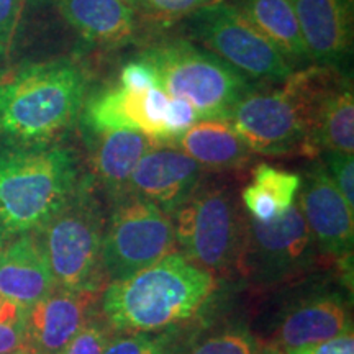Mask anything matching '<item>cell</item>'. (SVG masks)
Wrapping results in <instances>:
<instances>
[{
	"label": "cell",
	"mask_w": 354,
	"mask_h": 354,
	"mask_svg": "<svg viewBox=\"0 0 354 354\" xmlns=\"http://www.w3.org/2000/svg\"><path fill=\"white\" fill-rule=\"evenodd\" d=\"M88 77L71 57L0 71V145L59 141L81 115Z\"/></svg>",
	"instance_id": "1"
},
{
	"label": "cell",
	"mask_w": 354,
	"mask_h": 354,
	"mask_svg": "<svg viewBox=\"0 0 354 354\" xmlns=\"http://www.w3.org/2000/svg\"><path fill=\"white\" fill-rule=\"evenodd\" d=\"M215 290L214 272L172 251L143 271L109 282L102 318L113 333H154L196 317Z\"/></svg>",
	"instance_id": "2"
},
{
	"label": "cell",
	"mask_w": 354,
	"mask_h": 354,
	"mask_svg": "<svg viewBox=\"0 0 354 354\" xmlns=\"http://www.w3.org/2000/svg\"><path fill=\"white\" fill-rule=\"evenodd\" d=\"M343 71L310 64L294 71L279 91H250L234 105L228 122L253 153L266 156L305 154L315 158L312 130L322 102Z\"/></svg>",
	"instance_id": "3"
},
{
	"label": "cell",
	"mask_w": 354,
	"mask_h": 354,
	"mask_svg": "<svg viewBox=\"0 0 354 354\" xmlns=\"http://www.w3.org/2000/svg\"><path fill=\"white\" fill-rule=\"evenodd\" d=\"M84 176L77 153L59 141L0 145V246L46 225L76 194Z\"/></svg>",
	"instance_id": "4"
},
{
	"label": "cell",
	"mask_w": 354,
	"mask_h": 354,
	"mask_svg": "<svg viewBox=\"0 0 354 354\" xmlns=\"http://www.w3.org/2000/svg\"><path fill=\"white\" fill-rule=\"evenodd\" d=\"M104 227L94 177L87 174L71 201L35 232L50 264L55 287L99 294L107 286L102 268Z\"/></svg>",
	"instance_id": "5"
},
{
	"label": "cell",
	"mask_w": 354,
	"mask_h": 354,
	"mask_svg": "<svg viewBox=\"0 0 354 354\" xmlns=\"http://www.w3.org/2000/svg\"><path fill=\"white\" fill-rule=\"evenodd\" d=\"M156 73L158 87L185 99L201 120H228L234 105L253 91L251 79L185 39H169L141 53Z\"/></svg>",
	"instance_id": "6"
},
{
	"label": "cell",
	"mask_w": 354,
	"mask_h": 354,
	"mask_svg": "<svg viewBox=\"0 0 354 354\" xmlns=\"http://www.w3.org/2000/svg\"><path fill=\"white\" fill-rule=\"evenodd\" d=\"M171 218L177 246L192 263L214 274L236 268L245 220L232 190L201 184Z\"/></svg>",
	"instance_id": "7"
},
{
	"label": "cell",
	"mask_w": 354,
	"mask_h": 354,
	"mask_svg": "<svg viewBox=\"0 0 354 354\" xmlns=\"http://www.w3.org/2000/svg\"><path fill=\"white\" fill-rule=\"evenodd\" d=\"M112 203L102 236V268L107 284L143 271L177 246L171 215L154 203L133 194Z\"/></svg>",
	"instance_id": "8"
},
{
	"label": "cell",
	"mask_w": 354,
	"mask_h": 354,
	"mask_svg": "<svg viewBox=\"0 0 354 354\" xmlns=\"http://www.w3.org/2000/svg\"><path fill=\"white\" fill-rule=\"evenodd\" d=\"M190 37L251 81L282 84L294 73L274 44L230 2H216L189 15Z\"/></svg>",
	"instance_id": "9"
},
{
	"label": "cell",
	"mask_w": 354,
	"mask_h": 354,
	"mask_svg": "<svg viewBox=\"0 0 354 354\" xmlns=\"http://www.w3.org/2000/svg\"><path fill=\"white\" fill-rule=\"evenodd\" d=\"M318 250L297 203L276 220L245 221L236 268L253 286L272 287L308 272Z\"/></svg>",
	"instance_id": "10"
},
{
	"label": "cell",
	"mask_w": 354,
	"mask_h": 354,
	"mask_svg": "<svg viewBox=\"0 0 354 354\" xmlns=\"http://www.w3.org/2000/svg\"><path fill=\"white\" fill-rule=\"evenodd\" d=\"M297 197L299 209L320 253L331 259L351 258L354 209L336 189L323 162L308 167Z\"/></svg>",
	"instance_id": "11"
},
{
	"label": "cell",
	"mask_w": 354,
	"mask_h": 354,
	"mask_svg": "<svg viewBox=\"0 0 354 354\" xmlns=\"http://www.w3.org/2000/svg\"><path fill=\"white\" fill-rule=\"evenodd\" d=\"M202 177L203 169L187 154L171 145H156L136 165L128 194L172 215L198 189Z\"/></svg>",
	"instance_id": "12"
},
{
	"label": "cell",
	"mask_w": 354,
	"mask_h": 354,
	"mask_svg": "<svg viewBox=\"0 0 354 354\" xmlns=\"http://www.w3.org/2000/svg\"><path fill=\"white\" fill-rule=\"evenodd\" d=\"M312 63L343 71L353 55V0H290Z\"/></svg>",
	"instance_id": "13"
},
{
	"label": "cell",
	"mask_w": 354,
	"mask_h": 354,
	"mask_svg": "<svg viewBox=\"0 0 354 354\" xmlns=\"http://www.w3.org/2000/svg\"><path fill=\"white\" fill-rule=\"evenodd\" d=\"M99 294L55 287L28 308L25 348L32 354H61L86 322L94 315Z\"/></svg>",
	"instance_id": "14"
},
{
	"label": "cell",
	"mask_w": 354,
	"mask_h": 354,
	"mask_svg": "<svg viewBox=\"0 0 354 354\" xmlns=\"http://www.w3.org/2000/svg\"><path fill=\"white\" fill-rule=\"evenodd\" d=\"M353 330L348 304L339 294L315 292L286 310L274 331V344L282 353L328 342Z\"/></svg>",
	"instance_id": "15"
},
{
	"label": "cell",
	"mask_w": 354,
	"mask_h": 354,
	"mask_svg": "<svg viewBox=\"0 0 354 354\" xmlns=\"http://www.w3.org/2000/svg\"><path fill=\"white\" fill-rule=\"evenodd\" d=\"M53 289L50 264L35 233L0 246V299L30 308Z\"/></svg>",
	"instance_id": "16"
},
{
	"label": "cell",
	"mask_w": 354,
	"mask_h": 354,
	"mask_svg": "<svg viewBox=\"0 0 354 354\" xmlns=\"http://www.w3.org/2000/svg\"><path fill=\"white\" fill-rule=\"evenodd\" d=\"M94 183L112 202L127 196L128 183L140 159L158 143L136 130H109L87 135Z\"/></svg>",
	"instance_id": "17"
},
{
	"label": "cell",
	"mask_w": 354,
	"mask_h": 354,
	"mask_svg": "<svg viewBox=\"0 0 354 354\" xmlns=\"http://www.w3.org/2000/svg\"><path fill=\"white\" fill-rule=\"evenodd\" d=\"M64 20L88 43L122 46L136 30V12L123 0H56Z\"/></svg>",
	"instance_id": "18"
},
{
	"label": "cell",
	"mask_w": 354,
	"mask_h": 354,
	"mask_svg": "<svg viewBox=\"0 0 354 354\" xmlns=\"http://www.w3.org/2000/svg\"><path fill=\"white\" fill-rule=\"evenodd\" d=\"M171 146L187 154L203 171L214 172L241 169L253 156L228 120H198Z\"/></svg>",
	"instance_id": "19"
},
{
	"label": "cell",
	"mask_w": 354,
	"mask_h": 354,
	"mask_svg": "<svg viewBox=\"0 0 354 354\" xmlns=\"http://www.w3.org/2000/svg\"><path fill=\"white\" fill-rule=\"evenodd\" d=\"M230 3L277 48L290 66L312 63L290 0H233Z\"/></svg>",
	"instance_id": "20"
},
{
	"label": "cell",
	"mask_w": 354,
	"mask_h": 354,
	"mask_svg": "<svg viewBox=\"0 0 354 354\" xmlns=\"http://www.w3.org/2000/svg\"><path fill=\"white\" fill-rule=\"evenodd\" d=\"M145 92L110 86L86 97L79 115L86 135L109 130H136L145 135Z\"/></svg>",
	"instance_id": "21"
},
{
	"label": "cell",
	"mask_w": 354,
	"mask_h": 354,
	"mask_svg": "<svg viewBox=\"0 0 354 354\" xmlns=\"http://www.w3.org/2000/svg\"><path fill=\"white\" fill-rule=\"evenodd\" d=\"M313 154L323 151L354 153V94L344 77L322 102L312 130Z\"/></svg>",
	"instance_id": "22"
},
{
	"label": "cell",
	"mask_w": 354,
	"mask_h": 354,
	"mask_svg": "<svg viewBox=\"0 0 354 354\" xmlns=\"http://www.w3.org/2000/svg\"><path fill=\"white\" fill-rule=\"evenodd\" d=\"M302 177L261 162L254 167L253 180L241 192L250 216L259 223L276 220L290 209L297 198Z\"/></svg>",
	"instance_id": "23"
},
{
	"label": "cell",
	"mask_w": 354,
	"mask_h": 354,
	"mask_svg": "<svg viewBox=\"0 0 354 354\" xmlns=\"http://www.w3.org/2000/svg\"><path fill=\"white\" fill-rule=\"evenodd\" d=\"M263 343L246 328H225L192 343L184 354H259Z\"/></svg>",
	"instance_id": "24"
},
{
	"label": "cell",
	"mask_w": 354,
	"mask_h": 354,
	"mask_svg": "<svg viewBox=\"0 0 354 354\" xmlns=\"http://www.w3.org/2000/svg\"><path fill=\"white\" fill-rule=\"evenodd\" d=\"M28 308L0 299V354H10L25 346Z\"/></svg>",
	"instance_id": "25"
},
{
	"label": "cell",
	"mask_w": 354,
	"mask_h": 354,
	"mask_svg": "<svg viewBox=\"0 0 354 354\" xmlns=\"http://www.w3.org/2000/svg\"><path fill=\"white\" fill-rule=\"evenodd\" d=\"M112 335L113 331L104 318L94 313L61 354H104Z\"/></svg>",
	"instance_id": "26"
},
{
	"label": "cell",
	"mask_w": 354,
	"mask_h": 354,
	"mask_svg": "<svg viewBox=\"0 0 354 354\" xmlns=\"http://www.w3.org/2000/svg\"><path fill=\"white\" fill-rule=\"evenodd\" d=\"M216 2H223V0H138L136 12L145 13L159 21H174Z\"/></svg>",
	"instance_id": "27"
},
{
	"label": "cell",
	"mask_w": 354,
	"mask_h": 354,
	"mask_svg": "<svg viewBox=\"0 0 354 354\" xmlns=\"http://www.w3.org/2000/svg\"><path fill=\"white\" fill-rule=\"evenodd\" d=\"M104 354H172L165 338L149 333H125L112 336Z\"/></svg>",
	"instance_id": "28"
},
{
	"label": "cell",
	"mask_w": 354,
	"mask_h": 354,
	"mask_svg": "<svg viewBox=\"0 0 354 354\" xmlns=\"http://www.w3.org/2000/svg\"><path fill=\"white\" fill-rule=\"evenodd\" d=\"M323 165L336 189L342 192L348 205L354 209V156L338 151H323Z\"/></svg>",
	"instance_id": "29"
},
{
	"label": "cell",
	"mask_w": 354,
	"mask_h": 354,
	"mask_svg": "<svg viewBox=\"0 0 354 354\" xmlns=\"http://www.w3.org/2000/svg\"><path fill=\"white\" fill-rule=\"evenodd\" d=\"M198 120L201 117L187 100L180 97H169L165 117L166 145H171Z\"/></svg>",
	"instance_id": "30"
},
{
	"label": "cell",
	"mask_w": 354,
	"mask_h": 354,
	"mask_svg": "<svg viewBox=\"0 0 354 354\" xmlns=\"http://www.w3.org/2000/svg\"><path fill=\"white\" fill-rule=\"evenodd\" d=\"M118 86L130 92H145L158 87V79L154 69L141 57L128 61L120 71Z\"/></svg>",
	"instance_id": "31"
},
{
	"label": "cell",
	"mask_w": 354,
	"mask_h": 354,
	"mask_svg": "<svg viewBox=\"0 0 354 354\" xmlns=\"http://www.w3.org/2000/svg\"><path fill=\"white\" fill-rule=\"evenodd\" d=\"M25 0H0V57L10 51Z\"/></svg>",
	"instance_id": "32"
},
{
	"label": "cell",
	"mask_w": 354,
	"mask_h": 354,
	"mask_svg": "<svg viewBox=\"0 0 354 354\" xmlns=\"http://www.w3.org/2000/svg\"><path fill=\"white\" fill-rule=\"evenodd\" d=\"M284 354H354L353 330L336 336V338H331L328 342L290 349V351H286Z\"/></svg>",
	"instance_id": "33"
},
{
	"label": "cell",
	"mask_w": 354,
	"mask_h": 354,
	"mask_svg": "<svg viewBox=\"0 0 354 354\" xmlns=\"http://www.w3.org/2000/svg\"><path fill=\"white\" fill-rule=\"evenodd\" d=\"M259 354H284V353H282L274 343H269V344H263Z\"/></svg>",
	"instance_id": "34"
},
{
	"label": "cell",
	"mask_w": 354,
	"mask_h": 354,
	"mask_svg": "<svg viewBox=\"0 0 354 354\" xmlns=\"http://www.w3.org/2000/svg\"><path fill=\"white\" fill-rule=\"evenodd\" d=\"M123 2H125L127 6H130L135 12H136V8H138V0H123Z\"/></svg>",
	"instance_id": "35"
},
{
	"label": "cell",
	"mask_w": 354,
	"mask_h": 354,
	"mask_svg": "<svg viewBox=\"0 0 354 354\" xmlns=\"http://www.w3.org/2000/svg\"><path fill=\"white\" fill-rule=\"evenodd\" d=\"M10 354H32V353H30V349H26V348L24 346V348L17 349V351H13V353H10Z\"/></svg>",
	"instance_id": "36"
}]
</instances>
